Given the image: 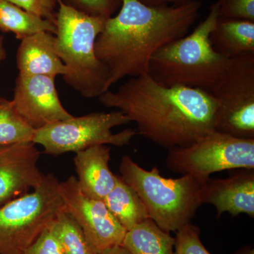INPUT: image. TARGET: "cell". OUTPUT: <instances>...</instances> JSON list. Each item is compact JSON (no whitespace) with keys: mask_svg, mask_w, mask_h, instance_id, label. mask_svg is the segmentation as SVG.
Returning <instances> with one entry per match:
<instances>
[{"mask_svg":"<svg viewBox=\"0 0 254 254\" xmlns=\"http://www.w3.org/2000/svg\"><path fill=\"white\" fill-rule=\"evenodd\" d=\"M55 78L18 74L11 104L34 130L72 118L64 108L55 87Z\"/></svg>","mask_w":254,"mask_h":254,"instance_id":"obj_11","label":"cell"},{"mask_svg":"<svg viewBox=\"0 0 254 254\" xmlns=\"http://www.w3.org/2000/svg\"><path fill=\"white\" fill-rule=\"evenodd\" d=\"M8 101H9V100L4 99V98H1V97L0 96V107L2 106V105H4V104H6Z\"/></svg>","mask_w":254,"mask_h":254,"instance_id":"obj_31","label":"cell"},{"mask_svg":"<svg viewBox=\"0 0 254 254\" xmlns=\"http://www.w3.org/2000/svg\"><path fill=\"white\" fill-rule=\"evenodd\" d=\"M58 4H59L60 2H61V0H58Z\"/></svg>","mask_w":254,"mask_h":254,"instance_id":"obj_32","label":"cell"},{"mask_svg":"<svg viewBox=\"0 0 254 254\" xmlns=\"http://www.w3.org/2000/svg\"><path fill=\"white\" fill-rule=\"evenodd\" d=\"M24 254H64L55 235L48 228L38 237Z\"/></svg>","mask_w":254,"mask_h":254,"instance_id":"obj_26","label":"cell"},{"mask_svg":"<svg viewBox=\"0 0 254 254\" xmlns=\"http://www.w3.org/2000/svg\"><path fill=\"white\" fill-rule=\"evenodd\" d=\"M143 4L148 6H161V5H168L169 4H180L190 0H138Z\"/></svg>","mask_w":254,"mask_h":254,"instance_id":"obj_27","label":"cell"},{"mask_svg":"<svg viewBox=\"0 0 254 254\" xmlns=\"http://www.w3.org/2000/svg\"><path fill=\"white\" fill-rule=\"evenodd\" d=\"M200 233L199 227L191 222L178 230L175 238V254H211L202 243Z\"/></svg>","mask_w":254,"mask_h":254,"instance_id":"obj_23","label":"cell"},{"mask_svg":"<svg viewBox=\"0 0 254 254\" xmlns=\"http://www.w3.org/2000/svg\"><path fill=\"white\" fill-rule=\"evenodd\" d=\"M55 48L65 67L64 81L86 98L108 91V71L97 57L95 43L106 18L92 16L60 2Z\"/></svg>","mask_w":254,"mask_h":254,"instance_id":"obj_4","label":"cell"},{"mask_svg":"<svg viewBox=\"0 0 254 254\" xmlns=\"http://www.w3.org/2000/svg\"><path fill=\"white\" fill-rule=\"evenodd\" d=\"M101 254H130L128 253V251L126 249L124 248L123 246H116L113 248H110L109 250L105 251Z\"/></svg>","mask_w":254,"mask_h":254,"instance_id":"obj_28","label":"cell"},{"mask_svg":"<svg viewBox=\"0 0 254 254\" xmlns=\"http://www.w3.org/2000/svg\"><path fill=\"white\" fill-rule=\"evenodd\" d=\"M55 36L41 32L21 40L16 53L18 74L56 78L65 73L64 65L55 51Z\"/></svg>","mask_w":254,"mask_h":254,"instance_id":"obj_15","label":"cell"},{"mask_svg":"<svg viewBox=\"0 0 254 254\" xmlns=\"http://www.w3.org/2000/svg\"><path fill=\"white\" fill-rule=\"evenodd\" d=\"M122 246L130 254H176L175 238L150 218L128 230Z\"/></svg>","mask_w":254,"mask_h":254,"instance_id":"obj_17","label":"cell"},{"mask_svg":"<svg viewBox=\"0 0 254 254\" xmlns=\"http://www.w3.org/2000/svg\"><path fill=\"white\" fill-rule=\"evenodd\" d=\"M35 131L16 113L11 102L0 107V145L32 142Z\"/></svg>","mask_w":254,"mask_h":254,"instance_id":"obj_21","label":"cell"},{"mask_svg":"<svg viewBox=\"0 0 254 254\" xmlns=\"http://www.w3.org/2000/svg\"><path fill=\"white\" fill-rule=\"evenodd\" d=\"M210 42L216 53L228 60L254 53V22L218 18Z\"/></svg>","mask_w":254,"mask_h":254,"instance_id":"obj_16","label":"cell"},{"mask_svg":"<svg viewBox=\"0 0 254 254\" xmlns=\"http://www.w3.org/2000/svg\"><path fill=\"white\" fill-rule=\"evenodd\" d=\"M209 93L218 105L215 131L254 139V53L229 60L221 77Z\"/></svg>","mask_w":254,"mask_h":254,"instance_id":"obj_9","label":"cell"},{"mask_svg":"<svg viewBox=\"0 0 254 254\" xmlns=\"http://www.w3.org/2000/svg\"><path fill=\"white\" fill-rule=\"evenodd\" d=\"M236 254H254V249L245 248L239 251Z\"/></svg>","mask_w":254,"mask_h":254,"instance_id":"obj_30","label":"cell"},{"mask_svg":"<svg viewBox=\"0 0 254 254\" xmlns=\"http://www.w3.org/2000/svg\"><path fill=\"white\" fill-rule=\"evenodd\" d=\"M49 229L64 254H96L81 227L65 210L58 214Z\"/></svg>","mask_w":254,"mask_h":254,"instance_id":"obj_20","label":"cell"},{"mask_svg":"<svg viewBox=\"0 0 254 254\" xmlns=\"http://www.w3.org/2000/svg\"><path fill=\"white\" fill-rule=\"evenodd\" d=\"M202 203L215 206L218 216L254 217V169H236L226 179L209 178L202 186Z\"/></svg>","mask_w":254,"mask_h":254,"instance_id":"obj_13","label":"cell"},{"mask_svg":"<svg viewBox=\"0 0 254 254\" xmlns=\"http://www.w3.org/2000/svg\"><path fill=\"white\" fill-rule=\"evenodd\" d=\"M103 201L127 231L150 218L140 197L119 175L113 190Z\"/></svg>","mask_w":254,"mask_h":254,"instance_id":"obj_18","label":"cell"},{"mask_svg":"<svg viewBox=\"0 0 254 254\" xmlns=\"http://www.w3.org/2000/svg\"><path fill=\"white\" fill-rule=\"evenodd\" d=\"M59 192L65 211L81 227L96 254L122 245L126 229L115 218L103 200L90 198L81 191L76 177L71 176L60 182Z\"/></svg>","mask_w":254,"mask_h":254,"instance_id":"obj_10","label":"cell"},{"mask_svg":"<svg viewBox=\"0 0 254 254\" xmlns=\"http://www.w3.org/2000/svg\"><path fill=\"white\" fill-rule=\"evenodd\" d=\"M34 143L0 145V206L36 188L45 175L38 166Z\"/></svg>","mask_w":254,"mask_h":254,"instance_id":"obj_12","label":"cell"},{"mask_svg":"<svg viewBox=\"0 0 254 254\" xmlns=\"http://www.w3.org/2000/svg\"><path fill=\"white\" fill-rule=\"evenodd\" d=\"M0 30L14 33L20 41L41 32L54 35L57 32L54 23L30 14L7 0H0Z\"/></svg>","mask_w":254,"mask_h":254,"instance_id":"obj_19","label":"cell"},{"mask_svg":"<svg viewBox=\"0 0 254 254\" xmlns=\"http://www.w3.org/2000/svg\"><path fill=\"white\" fill-rule=\"evenodd\" d=\"M120 172L143 201L149 218L164 231L177 232L190 223L203 204V184L190 175L165 178L156 166L145 170L129 155L122 159Z\"/></svg>","mask_w":254,"mask_h":254,"instance_id":"obj_5","label":"cell"},{"mask_svg":"<svg viewBox=\"0 0 254 254\" xmlns=\"http://www.w3.org/2000/svg\"><path fill=\"white\" fill-rule=\"evenodd\" d=\"M219 18L254 22V0H220Z\"/></svg>","mask_w":254,"mask_h":254,"instance_id":"obj_24","label":"cell"},{"mask_svg":"<svg viewBox=\"0 0 254 254\" xmlns=\"http://www.w3.org/2000/svg\"><path fill=\"white\" fill-rule=\"evenodd\" d=\"M201 6L197 0L161 6L122 0L118 14L106 19L95 43L97 57L108 71V89L124 78L148 75L153 55L188 34Z\"/></svg>","mask_w":254,"mask_h":254,"instance_id":"obj_2","label":"cell"},{"mask_svg":"<svg viewBox=\"0 0 254 254\" xmlns=\"http://www.w3.org/2000/svg\"><path fill=\"white\" fill-rule=\"evenodd\" d=\"M11 4L16 5L18 7L21 8L38 16V17L48 20L50 22L56 23L57 13L55 11L58 0H7Z\"/></svg>","mask_w":254,"mask_h":254,"instance_id":"obj_25","label":"cell"},{"mask_svg":"<svg viewBox=\"0 0 254 254\" xmlns=\"http://www.w3.org/2000/svg\"><path fill=\"white\" fill-rule=\"evenodd\" d=\"M166 166L204 184L224 170L254 169V139L236 138L214 131L185 147L168 150Z\"/></svg>","mask_w":254,"mask_h":254,"instance_id":"obj_8","label":"cell"},{"mask_svg":"<svg viewBox=\"0 0 254 254\" xmlns=\"http://www.w3.org/2000/svg\"><path fill=\"white\" fill-rule=\"evenodd\" d=\"M6 58V50L3 46V37L0 36V63Z\"/></svg>","mask_w":254,"mask_h":254,"instance_id":"obj_29","label":"cell"},{"mask_svg":"<svg viewBox=\"0 0 254 254\" xmlns=\"http://www.w3.org/2000/svg\"><path fill=\"white\" fill-rule=\"evenodd\" d=\"M66 6L92 16L109 18L120 9L122 0H61Z\"/></svg>","mask_w":254,"mask_h":254,"instance_id":"obj_22","label":"cell"},{"mask_svg":"<svg viewBox=\"0 0 254 254\" xmlns=\"http://www.w3.org/2000/svg\"><path fill=\"white\" fill-rule=\"evenodd\" d=\"M129 123V119L120 110L73 116L36 130L32 142L42 145L46 154L55 156L76 153L98 145L123 147L129 144L136 130L127 128L115 133L113 128Z\"/></svg>","mask_w":254,"mask_h":254,"instance_id":"obj_7","label":"cell"},{"mask_svg":"<svg viewBox=\"0 0 254 254\" xmlns=\"http://www.w3.org/2000/svg\"><path fill=\"white\" fill-rule=\"evenodd\" d=\"M59 184L45 175L34 190L0 206V254H24L64 210Z\"/></svg>","mask_w":254,"mask_h":254,"instance_id":"obj_6","label":"cell"},{"mask_svg":"<svg viewBox=\"0 0 254 254\" xmlns=\"http://www.w3.org/2000/svg\"><path fill=\"white\" fill-rule=\"evenodd\" d=\"M220 1L211 5L207 17L191 33L158 50L150 60L148 75L167 87L185 86L210 92L225 71L229 60L210 44Z\"/></svg>","mask_w":254,"mask_h":254,"instance_id":"obj_3","label":"cell"},{"mask_svg":"<svg viewBox=\"0 0 254 254\" xmlns=\"http://www.w3.org/2000/svg\"><path fill=\"white\" fill-rule=\"evenodd\" d=\"M98 99L136 123L137 133L168 150L187 146L215 131L218 105L209 92L163 86L149 75L130 77Z\"/></svg>","mask_w":254,"mask_h":254,"instance_id":"obj_1","label":"cell"},{"mask_svg":"<svg viewBox=\"0 0 254 254\" xmlns=\"http://www.w3.org/2000/svg\"><path fill=\"white\" fill-rule=\"evenodd\" d=\"M110 150L108 145H98L76 153L73 163L80 190L87 196L103 200L113 190L117 175L110 170Z\"/></svg>","mask_w":254,"mask_h":254,"instance_id":"obj_14","label":"cell"}]
</instances>
